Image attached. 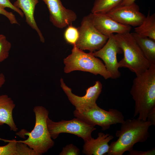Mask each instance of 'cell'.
<instances>
[{
	"label": "cell",
	"instance_id": "obj_13",
	"mask_svg": "<svg viewBox=\"0 0 155 155\" xmlns=\"http://www.w3.org/2000/svg\"><path fill=\"white\" fill-rule=\"evenodd\" d=\"M96 28L102 34L109 38L114 33L122 34L130 32L131 26L121 24L107 13L90 14Z\"/></svg>",
	"mask_w": 155,
	"mask_h": 155
},
{
	"label": "cell",
	"instance_id": "obj_4",
	"mask_svg": "<svg viewBox=\"0 0 155 155\" xmlns=\"http://www.w3.org/2000/svg\"><path fill=\"white\" fill-rule=\"evenodd\" d=\"M114 37L124 54L123 58L118 62L119 67L127 68L136 75L150 67L151 64L131 33L116 34Z\"/></svg>",
	"mask_w": 155,
	"mask_h": 155
},
{
	"label": "cell",
	"instance_id": "obj_23",
	"mask_svg": "<svg viewBox=\"0 0 155 155\" xmlns=\"http://www.w3.org/2000/svg\"><path fill=\"white\" fill-rule=\"evenodd\" d=\"M15 155H38L33 149L26 144L17 141Z\"/></svg>",
	"mask_w": 155,
	"mask_h": 155
},
{
	"label": "cell",
	"instance_id": "obj_30",
	"mask_svg": "<svg viewBox=\"0 0 155 155\" xmlns=\"http://www.w3.org/2000/svg\"><path fill=\"white\" fill-rule=\"evenodd\" d=\"M5 81V78L4 74L1 73L0 74V88L4 84Z\"/></svg>",
	"mask_w": 155,
	"mask_h": 155
},
{
	"label": "cell",
	"instance_id": "obj_29",
	"mask_svg": "<svg viewBox=\"0 0 155 155\" xmlns=\"http://www.w3.org/2000/svg\"><path fill=\"white\" fill-rule=\"evenodd\" d=\"M136 0H123L119 6H124L131 4L134 2Z\"/></svg>",
	"mask_w": 155,
	"mask_h": 155
},
{
	"label": "cell",
	"instance_id": "obj_7",
	"mask_svg": "<svg viewBox=\"0 0 155 155\" xmlns=\"http://www.w3.org/2000/svg\"><path fill=\"white\" fill-rule=\"evenodd\" d=\"M46 124L50 136L54 139L57 138L60 133H66L81 137L84 142L92 137V133L96 129L94 126L76 117L69 120H62L58 122H55L48 117L46 120Z\"/></svg>",
	"mask_w": 155,
	"mask_h": 155
},
{
	"label": "cell",
	"instance_id": "obj_9",
	"mask_svg": "<svg viewBox=\"0 0 155 155\" xmlns=\"http://www.w3.org/2000/svg\"><path fill=\"white\" fill-rule=\"evenodd\" d=\"M122 51L116 41L114 34H113L108 38L102 48L92 53L94 56L103 60L107 70L111 75V78L116 79L121 75L119 70V66L117 55L121 53Z\"/></svg>",
	"mask_w": 155,
	"mask_h": 155
},
{
	"label": "cell",
	"instance_id": "obj_19",
	"mask_svg": "<svg viewBox=\"0 0 155 155\" xmlns=\"http://www.w3.org/2000/svg\"><path fill=\"white\" fill-rule=\"evenodd\" d=\"M123 0H95L92 13H107L119 6Z\"/></svg>",
	"mask_w": 155,
	"mask_h": 155
},
{
	"label": "cell",
	"instance_id": "obj_1",
	"mask_svg": "<svg viewBox=\"0 0 155 155\" xmlns=\"http://www.w3.org/2000/svg\"><path fill=\"white\" fill-rule=\"evenodd\" d=\"M130 94L135 102L133 117L146 121L149 111L155 107V64H151L133 80Z\"/></svg>",
	"mask_w": 155,
	"mask_h": 155
},
{
	"label": "cell",
	"instance_id": "obj_22",
	"mask_svg": "<svg viewBox=\"0 0 155 155\" xmlns=\"http://www.w3.org/2000/svg\"><path fill=\"white\" fill-rule=\"evenodd\" d=\"M0 140L8 142L7 145L0 146V155H15L17 140H8L1 139Z\"/></svg>",
	"mask_w": 155,
	"mask_h": 155
},
{
	"label": "cell",
	"instance_id": "obj_8",
	"mask_svg": "<svg viewBox=\"0 0 155 155\" xmlns=\"http://www.w3.org/2000/svg\"><path fill=\"white\" fill-rule=\"evenodd\" d=\"M78 29L79 37L73 46L83 51L92 52L98 51L103 46L108 38L96 28L90 14L83 17Z\"/></svg>",
	"mask_w": 155,
	"mask_h": 155
},
{
	"label": "cell",
	"instance_id": "obj_17",
	"mask_svg": "<svg viewBox=\"0 0 155 155\" xmlns=\"http://www.w3.org/2000/svg\"><path fill=\"white\" fill-rule=\"evenodd\" d=\"M131 34L150 64H155V40L135 32Z\"/></svg>",
	"mask_w": 155,
	"mask_h": 155
},
{
	"label": "cell",
	"instance_id": "obj_12",
	"mask_svg": "<svg viewBox=\"0 0 155 155\" xmlns=\"http://www.w3.org/2000/svg\"><path fill=\"white\" fill-rule=\"evenodd\" d=\"M61 86L71 104L75 108L95 104L96 101L100 94L102 85L99 81H97L94 85L86 90L85 95L80 96L73 94L71 89L64 82L63 78L60 79Z\"/></svg>",
	"mask_w": 155,
	"mask_h": 155
},
{
	"label": "cell",
	"instance_id": "obj_3",
	"mask_svg": "<svg viewBox=\"0 0 155 155\" xmlns=\"http://www.w3.org/2000/svg\"><path fill=\"white\" fill-rule=\"evenodd\" d=\"M33 111L35 116L33 129L30 132L22 130L19 131L23 134V135H27L28 137L25 140L18 141L26 144L34 150L38 155H40L53 147L55 142L52 139L47 126L48 111L42 106H37L34 107Z\"/></svg>",
	"mask_w": 155,
	"mask_h": 155
},
{
	"label": "cell",
	"instance_id": "obj_20",
	"mask_svg": "<svg viewBox=\"0 0 155 155\" xmlns=\"http://www.w3.org/2000/svg\"><path fill=\"white\" fill-rule=\"evenodd\" d=\"M78 28L71 25L67 26L64 33V38L66 42L73 46L77 42L79 37Z\"/></svg>",
	"mask_w": 155,
	"mask_h": 155
},
{
	"label": "cell",
	"instance_id": "obj_11",
	"mask_svg": "<svg viewBox=\"0 0 155 155\" xmlns=\"http://www.w3.org/2000/svg\"><path fill=\"white\" fill-rule=\"evenodd\" d=\"M107 13L121 24L135 27L140 26L146 17L140 11L139 7L135 2L119 6Z\"/></svg>",
	"mask_w": 155,
	"mask_h": 155
},
{
	"label": "cell",
	"instance_id": "obj_6",
	"mask_svg": "<svg viewBox=\"0 0 155 155\" xmlns=\"http://www.w3.org/2000/svg\"><path fill=\"white\" fill-rule=\"evenodd\" d=\"M73 114L75 117L89 125L101 127L103 131L108 129L112 125L121 124L125 121L123 115L119 110L110 108L107 111L96 104L75 108Z\"/></svg>",
	"mask_w": 155,
	"mask_h": 155
},
{
	"label": "cell",
	"instance_id": "obj_10",
	"mask_svg": "<svg viewBox=\"0 0 155 155\" xmlns=\"http://www.w3.org/2000/svg\"><path fill=\"white\" fill-rule=\"evenodd\" d=\"M42 0L48 9L50 21L56 27L63 28L71 25L76 20L75 12L64 7L61 0Z\"/></svg>",
	"mask_w": 155,
	"mask_h": 155
},
{
	"label": "cell",
	"instance_id": "obj_26",
	"mask_svg": "<svg viewBox=\"0 0 155 155\" xmlns=\"http://www.w3.org/2000/svg\"><path fill=\"white\" fill-rule=\"evenodd\" d=\"M0 14H2L6 17L9 20L11 24H17L19 25L16 20L15 16L11 12H9L5 9V8L0 5Z\"/></svg>",
	"mask_w": 155,
	"mask_h": 155
},
{
	"label": "cell",
	"instance_id": "obj_5",
	"mask_svg": "<svg viewBox=\"0 0 155 155\" xmlns=\"http://www.w3.org/2000/svg\"><path fill=\"white\" fill-rule=\"evenodd\" d=\"M63 62L65 73L78 70L99 74L106 80L111 78L104 64L92 52L86 53L75 46H73L71 53L64 59Z\"/></svg>",
	"mask_w": 155,
	"mask_h": 155
},
{
	"label": "cell",
	"instance_id": "obj_21",
	"mask_svg": "<svg viewBox=\"0 0 155 155\" xmlns=\"http://www.w3.org/2000/svg\"><path fill=\"white\" fill-rule=\"evenodd\" d=\"M11 46V43L6 37L0 34V63L7 59Z\"/></svg>",
	"mask_w": 155,
	"mask_h": 155
},
{
	"label": "cell",
	"instance_id": "obj_25",
	"mask_svg": "<svg viewBox=\"0 0 155 155\" xmlns=\"http://www.w3.org/2000/svg\"><path fill=\"white\" fill-rule=\"evenodd\" d=\"M0 5L4 8H9L18 13L22 18L24 14L20 9L15 7L10 1V0H0Z\"/></svg>",
	"mask_w": 155,
	"mask_h": 155
},
{
	"label": "cell",
	"instance_id": "obj_18",
	"mask_svg": "<svg viewBox=\"0 0 155 155\" xmlns=\"http://www.w3.org/2000/svg\"><path fill=\"white\" fill-rule=\"evenodd\" d=\"M134 32L155 40V13L151 15L149 10L142 23L134 28Z\"/></svg>",
	"mask_w": 155,
	"mask_h": 155
},
{
	"label": "cell",
	"instance_id": "obj_2",
	"mask_svg": "<svg viewBox=\"0 0 155 155\" xmlns=\"http://www.w3.org/2000/svg\"><path fill=\"white\" fill-rule=\"evenodd\" d=\"M121 124L115 134L118 138L109 145L107 155H122L133 150L135 144L144 142L150 137L148 130L152 125L149 121L132 118L125 120Z\"/></svg>",
	"mask_w": 155,
	"mask_h": 155
},
{
	"label": "cell",
	"instance_id": "obj_24",
	"mask_svg": "<svg viewBox=\"0 0 155 155\" xmlns=\"http://www.w3.org/2000/svg\"><path fill=\"white\" fill-rule=\"evenodd\" d=\"M80 149L73 144H71L66 145L63 147L59 155H80Z\"/></svg>",
	"mask_w": 155,
	"mask_h": 155
},
{
	"label": "cell",
	"instance_id": "obj_28",
	"mask_svg": "<svg viewBox=\"0 0 155 155\" xmlns=\"http://www.w3.org/2000/svg\"><path fill=\"white\" fill-rule=\"evenodd\" d=\"M146 121L150 122L152 125H155V107L151 109L148 112Z\"/></svg>",
	"mask_w": 155,
	"mask_h": 155
},
{
	"label": "cell",
	"instance_id": "obj_14",
	"mask_svg": "<svg viewBox=\"0 0 155 155\" xmlns=\"http://www.w3.org/2000/svg\"><path fill=\"white\" fill-rule=\"evenodd\" d=\"M113 138L110 134L99 132L96 139L92 137L84 142L82 152L86 155H106L109 149L108 143Z\"/></svg>",
	"mask_w": 155,
	"mask_h": 155
},
{
	"label": "cell",
	"instance_id": "obj_16",
	"mask_svg": "<svg viewBox=\"0 0 155 155\" xmlns=\"http://www.w3.org/2000/svg\"><path fill=\"white\" fill-rule=\"evenodd\" d=\"M15 107L13 100L7 95L0 96V126L6 124L11 130L16 131L18 128L13 117V111Z\"/></svg>",
	"mask_w": 155,
	"mask_h": 155
},
{
	"label": "cell",
	"instance_id": "obj_15",
	"mask_svg": "<svg viewBox=\"0 0 155 155\" xmlns=\"http://www.w3.org/2000/svg\"><path fill=\"white\" fill-rule=\"evenodd\" d=\"M38 2V0H16L13 5L21 10L25 16L27 24L36 31L40 41L44 43V38L37 25L34 16L35 7Z\"/></svg>",
	"mask_w": 155,
	"mask_h": 155
},
{
	"label": "cell",
	"instance_id": "obj_27",
	"mask_svg": "<svg viewBox=\"0 0 155 155\" xmlns=\"http://www.w3.org/2000/svg\"><path fill=\"white\" fill-rule=\"evenodd\" d=\"M155 154V148L145 151H138L133 149L129 152V153L128 154V155H154Z\"/></svg>",
	"mask_w": 155,
	"mask_h": 155
}]
</instances>
